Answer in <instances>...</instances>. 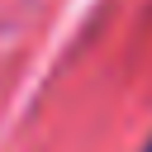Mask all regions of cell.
I'll use <instances>...</instances> for the list:
<instances>
[{
	"label": "cell",
	"instance_id": "6da1fadb",
	"mask_svg": "<svg viewBox=\"0 0 152 152\" xmlns=\"http://www.w3.org/2000/svg\"><path fill=\"white\" fill-rule=\"evenodd\" d=\"M147 152H152V147H147Z\"/></svg>",
	"mask_w": 152,
	"mask_h": 152
}]
</instances>
